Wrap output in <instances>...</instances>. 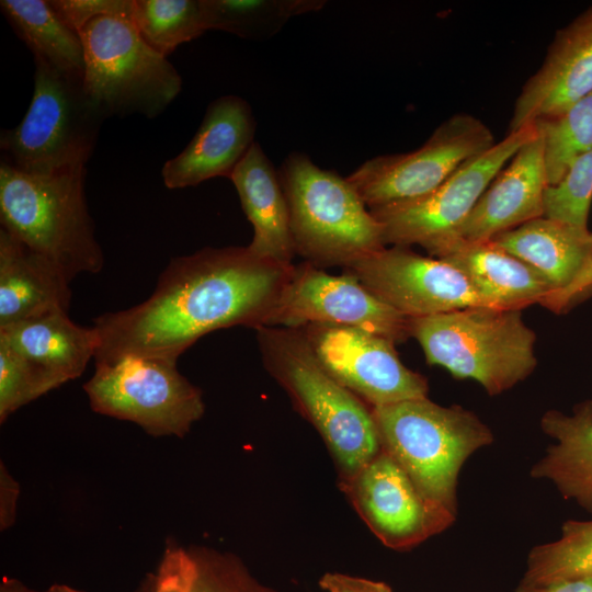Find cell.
<instances>
[{
  "instance_id": "11",
  "label": "cell",
  "mask_w": 592,
  "mask_h": 592,
  "mask_svg": "<svg viewBox=\"0 0 592 592\" xmlns=\"http://www.w3.org/2000/svg\"><path fill=\"white\" fill-rule=\"evenodd\" d=\"M536 135L534 124L509 133L490 149L460 166L430 194L369 209L383 227L385 244H419L429 250L452 238L494 177Z\"/></svg>"
},
{
  "instance_id": "22",
  "label": "cell",
  "mask_w": 592,
  "mask_h": 592,
  "mask_svg": "<svg viewBox=\"0 0 592 592\" xmlns=\"http://www.w3.org/2000/svg\"><path fill=\"white\" fill-rule=\"evenodd\" d=\"M0 343L68 383L95 356L98 334L54 310L0 328Z\"/></svg>"
},
{
  "instance_id": "1",
  "label": "cell",
  "mask_w": 592,
  "mask_h": 592,
  "mask_svg": "<svg viewBox=\"0 0 592 592\" xmlns=\"http://www.w3.org/2000/svg\"><path fill=\"white\" fill-rule=\"evenodd\" d=\"M293 266L248 247H207L173 258L147 299L94 319L95 363L126 355L178 362L209 332L236 326L257 330L265 326Z\"/></svg>"
},
{
  "instance_id": "9",
  "label": "cell",
  "mask_w": 592,
  "mask_h": 592,
  "mask_svg": "<svg viewBox=\"0 0 592 592\" xmlns=\"http://www.w3.org/2000/svg\"><path fill=\"white\" fill-rule=\"evenodd\" d=\"M173 361L126 355L96 362L83 385L91 409L129 421L153 437H183L205 410L202 391Z\"/></svg>"
},
{
  "instance_id": "13",
  "label": "cell",
  "mask_w": 592,
  "mask_h": 592,
  "mask_svg": "<svg viewBox=\"0 0 592 592\" xmlns=\"http://www.w3.org/2000/svg\"><path fill=\"white\" fill-rule=\"evenodd\" d=\"M344 273L408 318L490 306L453 264L409 247H385L345 267Z\"/></svg>"
},
{
  "instance_id": "8",
  "label": "cell",
  "mask_w": 592,
  "mask_h": 592,
  "mask_svg": "<svg viewBox=\"0 0 592 592\" xmlns=\"http://www.w3.org/2000/svg\"><path fill=\"white\" fill-rule=\"evenodd\" d=\"M102 121L83 92L82 79L35 62L30 106L19 125L1 130V159L33 174L86 166Z\"/></svg>"
},
{
  "instance_id": "30",
  "label": "cell",
  "mask_w": 592,
  "mask_h": 592,
  "mask_svg": "<svg viewBox=\"0 0 592 592\" xmlns=\"http://www.w3.org/2000/svg\"><path fill=\"white\" fill-rule=\"evenodd\" d=\"M583 574H592V520H570L558 539L531 550L522 583L546 584Z\"/></svg>"
},
{
  "instance_id": "10",
  "label": "cell",
  "mask_w": 592,
  "mask_h": 592,
  "mask_svg": "<svg viewBox=\"0 0 592 592\" xmlns=\"http://www.w3.org/2000/svg\"><path fill=\"white\" fill-rule=\"evenodd\" d=\"M494 144L482 121L458 113L439 125L418 149L374 157L346 179L369 209L411 202L433 192Z\"/></svg>"
},
{
  "instance_id": "32",
  "label": "cell",
  "mask_w": 592,
  "mask_h": 592,
  "mask_svg": "<svg viewBox=\"0 0 592 592\" xmlns=\"http://www.w3.org/2000/svg\"><path fill=\"white\" fill-rule=\"evenodd\" d=\"M592 202V149L570 166L562 179L544 195V216L588 228Z\"/></svg>"
},
{
  "instance_id": "36",
  "label": "cell",
  "mask_w": 592,
  "mask_h": 592,
  "mask_svg": "<svg viewBox=\"0 0 592 592\" xmlns=\"http://www.w3.org/2000/svg\"><path fill=\"white\" fill-rule=\"evenodd\" d=\"M19 483L9 474L7 467L0 465V528L1 531L13 525L15 520L16 501L19 498Z\"/></svg>"
},
{
  "instance_id": "20",
  "label": "cell",
  "mask_w": 592,
  "mask_h": 592,
  "mask_svg": "<svg viewBox=\"0 0 592 592\" xmlns=\"http://www.w3.org/2000/svg\"><path fill=\"white\" fill-rule=\"evenodd\" d=\"M229 180L253 227L249 250L264 259L293 264L296 253L287 201L278 172L260 144H252Z\"/></svg>"
},
{
  "instance_id": "19",
  "label": "cell",
  "mask_w": 592,
  "mask_h": 592,
  "mask_svg": "<svg viewBox=\"0 0 592 592\" xmlns=\"http://www.w3.org/2000/svg\"><path fill=\"white\" fill-rule=\"evenodd\" d=\"M428 251L463 272L492 307L521 309L534 303L542 304L553 292L538 271L491 241L468 242L451 238Z\"/></svg>"
},
{
  "instance_id": "24",
  "label": "cell",
  "mask_w": 592,
  "mask_h": 592,
  "mask_svg": "<svg viewBox=\"0 0 592 592\" xmlns=\"http://www.w3.org/2000/svg\"><path fill=\"white\" fill-rule=\"evenodd\" d=\"M540 426L555 443L533 465L531 476L551 481L566 499L592 512V401L580 403L570 415L549 410Z\"/></svg>"
},
{
  "instance_id": "15",
  "label": "cell",
  "mask_w": 592,
  "mask_h": 592,
  "mask_svg": "<svg viewBox=\"0 0 592 592\" xmlns=\"http://www.w3.org/2000/svg\"><path fill=\"white\" fill-rule=\"evenodd\" d=\"M349 480L358 512L390 548L412 547L443 532L456 520L457 514L428 499L383 448Z\"/></svg>"
},
{
  "instance_id": "23",
  "label": "cell",
  "mask_w": 592,
  "mask_h": 592,
  "mask_svg": "<svg viewBox=\"0 0 592 592\" xmlns=\"http://www.w3.org/2000/svg\"><path fill=\"white\" fill-rule=\"evenodd\" d=\"M489 241L538 271L550 284L551 295L570 285L583 267L592 232L542 216Z\"/></svg>"
},
{
  "instance_id": "12",
  "label": "cell",
  "mask_w": 592,
  "mask_h": 592,
  "mask_svg": "<svg viewBox=\"0 0 592 592\" xmlns=\"http://www.w3.org/2000/svg\"><path fill=\"white\" fill-rule=\"evenodd\" d=\"M409 320L354 276L344 272L329 274L303 261L294 264L265 326L293 329L311 323L345 326L396 343L410 337Z\"/></svg>"
},
{
  "instance_id": "26",
  "label": "cell",
  "mask_w": 592,
  "mask_h": 592,
  "mask_svg": "<svg viewBox=\"0 0 592 592\" xmlns=\"http://www.w3.org/2000/svg\"><path fill=\"white\" fill-rule=\"evenodd\" d=\"M0 9L14 33L27 46L35 62L57 72L83 79L84 49L78 32L70 29L49 0H1Z\"/></svg>"
},
{
  "instance_id": "6",
  "label": "cell",
  "mask_w": 592,
  "mask_h": 592,
  "mask_svg": "<svg viewBox=\"0 0 592 592\" xmlns=\"http://www.w3.org/2000/svg\"><path fill=\"white\" fill-rule=\"evenodd\" d=\"M382 448L405 469L420 491L457 514V481L465 462L493 442L475 413L425 398L373 407Z\"/></svg>"
},
{
  "instance_id": "21",
  "label": "cell",
  "mask_w": 592,
  "mask_h": 592,
  "mask_svg": "<svg viewBox=\"0 0 592 592\" xmlns=\"http://www.w3.org/2000/svg\"><path fill=\"white\" fill-rule=\"evenodd\" d=\"M70 281L50 261L0 230V328L54 310L68 311Z\"/></svg>"
},
{
  "instance_id": "38",
  "label": "cell",
  "mask_w": 592,
  "mask_h": 592,
  "mask_svg": "<svg viewBox=\"0 0 592 592\" xmlns=\"http://www.w3.org/2000/svg\"><path fill=\"white\" fill-rule=\"evenodd\" d=\"M0 592H39V591L31 589L30 587H27L22 581L15 578H10L5 576L1 580Z\"/></svg>"
},
{
  "instance_id": "28",
  "label": "cell",
  "mask_w": 592,
  "mask_h": 592,
  "mask_svg": "<svg viewBox=\"0 0 592 592\" xmlns=\"http://www.w3.org/2000/svg\"><path fill=\"white\" fill-rule=\"evenodd\" d=\"M130 21L164 57L206 32L201 0H133Z\"/></svg>"
},
{
  "instance_id": "16",
  "label": "cell",
  "mask_w": 592,
  "mask_h": 592,
  "mask_svg": "<svg viewBox=\"0 0 592 592\" xmlns=\"http://www.w3.org/2000/svg\"><path fill=\"white\" fill-rule=\"evenodd\" d=\"M592 92V7L559 30L515 100L509 133L561 113Z\"/></svg>"
},
{
  "instance_id": "39",
  "label": "cell",
  "mask_w": 592,
  "mask_h": 592,
  "mask_svg": "<svg viewBox=\"0 0 592 592\" xmlns=\"http://www.w3.org/2000/svg\"><path fill=\"white\" fill-rule=\"evenodd\" d=\"M45 592H87V591L72 588L68 584L55 583L50 585L47 590H45Z\"/></svg>"
},
{
  "instance_id": "37",
  "label": "cell",
  "mask_w": 592,
  "mask_h": 592,
  "mask_svg": "<svg viewBox=\"0 0 592 592\" xmlns=\"http://www.w3.org/2000/svg\"><path fill=\"white\" fill-rule=\"evenodd\" d=\"M516 592H592V574L572 577L546 584L521 582Z\"/></svg>"
},
{
  "instance_id": "4",
  "label": "cell",
  "mask_w": 592,
  "mask_h": 592,
  "mask_svg": "<svg viewBox=\"0 0 592 592\" xmlns=\"http://www.w3.org/2000/svg\"><path fill=\"white\" fill-rule=\"evenodd\" d=\"M277 172L295 253L304 261L345 269L386 247L382 225L346 178L300 152L288 155Z\"/></svg>"
},
{
  "instance_id": "2",
  "label": "cell",
  "mask_w": 592,
  "mask_h": 592,
  "mask_svg": "<svg viewBox=\"0 0 592 592\" xmlns=\"http://www.w3.org/2000/svg\"><path fill=\"white\" fill-rule=\"evenodd\" d=\"M86 166L47 174L0 163L1 228L55 264L71 282L103 269L84 194Z\"/></svg>"
},
{
  "instance_id": "17",
  "label": "cell",
  "mask_w": 592,
  "mask_h": 592,
  "mask_svg": "<svg viewBox=\"0 0 592 592\" xmlns=\"http://www.w3.org/2000/svg\"><path fill=\"white\" fill-rule=\"evenodd\" d=\"M254 133L255 119L246 100L231 94L214 100L186 147L163 164V184L175 190L216 177L229 179L254 143Z\"/></svg>"
},
{
  "instance_id": "5",
  "label": "cell",
  "mask_w": 592,
  "mask_h": 592,
  "mask_svg": "<svg viewBox=\"0 0 592 592\" xmlns=\"http://www.w3.org/2000/svg\"><path fill=\"white\" fill-rule=\"evenodd\" d=\"M409 332L429 364L476 380L491 396L525 379L537 364L536 335L521 309L477 306L410 318Z\"/></svg>"
},
{
  "instance_id": "34",
  "label": "cell",
  "mask_w": 592,
  "mask_h": 592,
  "mask_svg": "<svg viewBox=\"0 0 592 592\" xmlns=\"http://www.w3.org/2000/svg\"><path fill=\"white\" fill-rule=\"evenodd\" d=\"M590 292H592V247L583 267L572 283L546 297L542 305L559 312Z\"/></svg>"
},
{
  "instance_id": "31",
  "label": "cell",
  "mask_w": 592,
  "mask_h": 592,
  "mask_svg": "<svg viewBox=\"0 0 592 592\" xmlns=\"http://www.w3.org/2000/svg\"><path fill=\"white\" fill-rule=\"evenodd\" d=\"M66 384L54 373L0 343V422L21 407Z\"/></svg>"
},
{
  "instance_id": "27",
  "label": "cell",
  "mask_w": 592,
  "mask_h": 592,
  "mask_svg": "<svg viewBox=\"0 0 592 592\" xmlns=\"http://www.w3.org/2000/svg\"><path fill=\"white\" fill-rule=\"evenodd\" d=\"M320 0H201L206 31L262 41L272 37L293 16L320 10Z\"/></svg>"
},
{
  "instance_id": "29",
  "label": "cell",
  "mask_w": 592,
  "mask_h": 592,
  "mask_svg": "<svg viewBox=\"0 0 592 592\" xmlns=\"http://www.w3.org/2000/svg\"><path fill=\"white\" fill-rule=\"evenodd\" d=\"M543 141L548 186L592 149V92L561 113L534 123Z\"/></svg>"
},
{
  "instance_id": "18",
  "label": "cell",
  "mask_w": 592,
  "mask_h": 592,
  "mask_svg": "<svg viewBox=\"0 0 592 592\" xmlns=\"http://www.w3.org/2000/svg\"><path fill=\"white\" fill-rule=\"evenodd\" d=\"M547 187L543 141L537 132L494 177L452 238L468 242L489 241L544 216Z\"/></svg>"
},
{
  "instance_id": "25",
  "label": "cell",
  "mask_w": 592,
  "mask_h": 592,
  "mask_svg": "<svg viewBox=\"0 0 592 592\" xmlns=\"http://www.w3.org/2000/svg\"><path fill=\"white\" fill-rule=\"evenodd\" d=\"M133 592H273L235 556L168 538L156 569Z\"/></svg>"
},
{
  "instance_id": "7",
  "label": "cell",
  "mask_w": 592,
  "mask_h": 592,
  "mask_svg": "<svg viewBox=\"0 0 592 592\" xmlns=\"http://www.w3.org/2000/svg\"><path fill=\"white\" fill-rule=\"evenodd\" d=\"M79 35L83 92L103 119L130 114L155 118L181 92L177 69L141 38L130 20L100 16Z\"/></svg>"
},
{
  "instance_id": "35",
  "label": "cell",
  "mask_w": 592,
  "mask_h": 592,
  "mask_svg": "<svg viewBox=\"0 0 592 592\" xmlns=\"http://www.w3.org/2000/svg\"><path fill=\"white\" fill-rule=\"evenodd\" d=\"M320 587L326 592H392L384 582L342 573H327L320 579Z\"/></svg>"
},
{
  "instance_id": "14",
  "label": "cell",
  "mask_w": 592,
  "mask_h": 592,
  "mask_svg": "<svg viewBox=\"0 0 592 592\" xmlns=\"http://www.w3.org/2000/svg\"><path fill=\"white\" fill-rule=\"evenodd\" d=\"M300 330L328 373L372 408L426 397L428 380L399 360L390 340L328 323Z\"/></svg>"
},
{
  "instance_id": "33",
  "label": "cell",
  "mask_w": 592,
  "mask_h": 592,
  "mask_svg": "<svg viewBox=\"0 0 592 592\" xmlns=\"http://www.w3.org/2000/svg\"><path fill=\"white\" fill-rule=\"evenodd\" d=\"M49 3L61 20L78 33L100 16L130 20L133 10V0H49Z\"/></svg>"
},
{
  "instance_id": "3",
  "label": "cell",
  "mask_w": 592,
  "mask_h": 592,
  "mask_svg": "<svg viewBox=\"0 0 592 592\" xmlns=\"http://www.w3.org/2000/svg\"><path fill=\"white\" fill-rule=\"evenodd\" d=\"M255 331L266 371L319 431L348 478L354 477L382 451L372 409L328 373L300 329Z\"/></svg>"
}]
</instances>
